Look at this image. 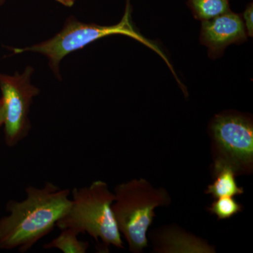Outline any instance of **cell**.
<instances>
[{
	"label": "cell",
	"mask_w": 253,
	"mask_h": 253,
	"mask_svg": "<svg viewBox=\"0 0 253 253\" xmlns=\"http://www.w3.org/2000/svg\"><path fill=\"white\" fill-rule=\"evenodd\" d=\"M215 180L208 186L206 194L212 195L214 199L234 197L244 194L243 187H239L236 181L237 169L230 163L219 158L214 166Z\"/></svg>",
	"instance_id": "cell-8"
},
{
	"label": "cell",
	"mask_w": 253,
	"mask_h": 253,
	"mask_svg": "<svg viewBox=\"0 0 253 253\" xmlns=\"http://www.w3.org/2000/svg\"><path fill=\"white\" fill-rule=\"evenodd\" d=\"M131 7L129 0H126V11L121 22L116 26H102L94 23L80 22L76 18H68L65 23L64 27L54 38L39 44L21 49H14V52L40 53L46 56L49 60L50 68L57 77H60L59 65L61 60L73 51L83 49V47L97 41L100 38L121 34L129 37L140 42L148 47L154 50L155 52L161 56L172 71L174 77L176 76L172 64L169 62L166 55L153 42L145 38L136 31L131 20Z\"/></svg>",
	"instance_id": "cell-4"
},
{
	"label": "cell",
	"mask_w": 253,
	"mask_h": 253,
	"mask_svg": "<svg viewBox=\"0 0 253 253\" xmlns=\"http://www.w3.org/2000/svg\"><path fill=\"white\" fill-rule=\"evenodd\" d=\"M253 2H251L248 5L244 13V18L245 21H246V23L244 24L246 26L245 28H246V30H247L248 34L251 37L253 36Z\"/></svg>",
	"instance_id": "cell-13"
},
{
	"label": "cell",
	"mask_w": 253,
	"mask_h": 253,
	"mask_svg": "<svg viewBox=\"0 0 253 253\" xmlns=\"http://www.w3.org/2000/svg\"><path fill=\"white\" fill-rule=\"evenodd\" d=\"M78 236L72 229H61L59 236L44 245V249H56L64 253H85L89 249V243L80 241Z\"/></svg>",
	"instance_id": "cell-11"
},
{
	"label": "cell",
	"mask_w": 253,
	"mask_h": 253,
	"mask_svg": "<svg viewBox=\"0 0 253 253\" xmlns=\"http://www.w3.org/2000/svg\"><path fill=\"white\" fill-rule=\"evenodd\" d=\"M22 201H9L7 216L0 219V249L26 253L48 235L71 206V191L51 182L42 188L29 186Z\"/></svg>",
	"instance_id": "cell-1"
},
{
	"label": "cell",
	"mask_w": 253,
	"mask_h": 253,
	"mask_svg": "<svg viewBox=\"0 0 253 253\" xmlns=\"http://www.w3.org/2000/svg\"><path fill=\"white\" fill-rule=\"evenodd\" d=\"M158 250L164 253H214L209 245L186 233L169 230L163 233Z\"/></svg>",
	"instance_id": "cell-9"
},
{
	"label": "cell",
	"mask_w": 253,
	"mask_h": 253,
	"mask_svg": "<svg viewBox=\"0 0 253 253\" xmlns=\"http://www.w3.org/2000/svg\"><path fill=\"white\" fill-rule=\"evenodd\" d=\"M230 0H188V6L196 19L209 21L231 11Z\"/></svg>",
	"instance_id": "cell-10"
},
{
	"label": "cell",
	"mask_w": 253,
	"mask_h": 253,
	"mask_svg": "<svg viewBox=\"0 0 253 253\" xmlns=\"http://www.w3.org/2000/svg\"><path fill=\"white\" fill-rule=\"evenodd\" d=\"M211 129L224 155L221 158L230 163L237 171L252 165L253 126L249 118L241 115H219L213 121Z\"/></svg>",
	"instance_id": "cell-6"
},
{
	"label": "cell",
	"mask_w": 253,
	"mask_h": 253,
	"mask_svg": "<svg viewBox=\"0 0 253 253\" xmlns=\"http://www.w3.org/2000/svg\"><path fill=\"white\" fill-rule=\"evenodd\" d=\"M4 109H3L2 102L0 99V126L4 125Z\"/></svg>",
	"instance_id": "cell-15"
},
{
	"label": "cell",
	"mask_w": 253,
	"mask_h": 253,
	"mask_svg": "<svg viewBox=\"0 0 253 253\" xmlns=\"http://www.w3.org/2000/svg\"><path fill=\"white\" fill-rule=\"evenodd\" d=\"M33 68L28 66L24 72L13 76L0 73V90L4 113V140L14 147L29 134L30 109L33 98L40 94L38 88L31 83Z\"/></svg>",
	"instance_id": "cell-5"
},
{
	"label": "cell",
	"mask_w": 253,
	"mask_h": 253,
	"mask_svg": "<svg viewBox=\"0 0 253 253\" xmlns=\"http://www.w3.org/2000/svg\"><path fill=\"white\" fill-rule=\"evenodd\" d=\"M115 198L107 184L101 180L84 187L74 188L71 207L56 226L61 230L72 229L78 235L89 234L99 244L101 240L106 249L110 246L123 249L112 211Z\"/></svg>",
	"instance_id": "cell-2"
},
{
	"label": "cell",
	"mask_w": 253,
	"mask_h": 253,
	"mask_svg": "<svg viewBox=\"0 0 253 253\" xmlns=\"http://www.w3.org/2000/svg\"><path fill=\"white\" fill-rule=\"evenodd\" d=\"M112 211L120 232L132 253L142 252L148 246L146 232L152 224L155 209L168 206L170 197L163 188L156 189L146 179H132L115 189Z\"/></svg>",
	"instance_id": "cell-3"
},
{
	"label": "cell",
	"mask_w": 253,
	"mask_h": 253,
	"mask_svg": "<svg viewBox=\"0 0 253 253\" xmlns=\"http://www.w3.org/2000/svg\"><path fill=\"white\" fill-rule=\"evenodd\" d=\"M5 1H6V0H0V6H1V5L4 4Z\"/></svg>",
	"instance_id": "cell-16"
},
{
	"label": "cell",
	"mask_w": 253,
	"mask_h": 253,
	"mask_svg": "<svg viewBox=\"0 0 253 253\" xmlns=\"http://www.w3.org/2000/svg\"><path fill=\"white\" fill-rule=\"evenodd\" d=\"M209 211L219 219H229L242 211V206L234 197H221L211 205Z\"/></svg>",
	"instance_id": "cell-12"
},
{
	"label": "cell",
	"mask_w": 253,
	"mask_h": 253,
	"mask_svg": "<svg viewBox=\"0 0 253 253\" xmlns=\"http://www.w3.org/2000/svg\"><path fill=\"white\" fill-rule=\"evenodd\" d=\"M201 42L208 48L211 59L222 55L226 46L247 41V33L241 15L228 11L225 14L202 21Z\"/></svg>",
	"instance_id": "cell-7"
},
{
	"label": "cell",
	"mask_w": 253,
	"mask_h": 253,
	"mask_svg": "<svg viewBox=\"0 0 253 253\" xmlns=\"http://www.w3.org/2000/svg\"><path fill=\"white\" fill-rule=\"evenodd\" d=\"M56 1L67 7H71L74 4L76 0H56Z\"/></svg>",
	"instance_id": "cell-14"
}]
</instances>
